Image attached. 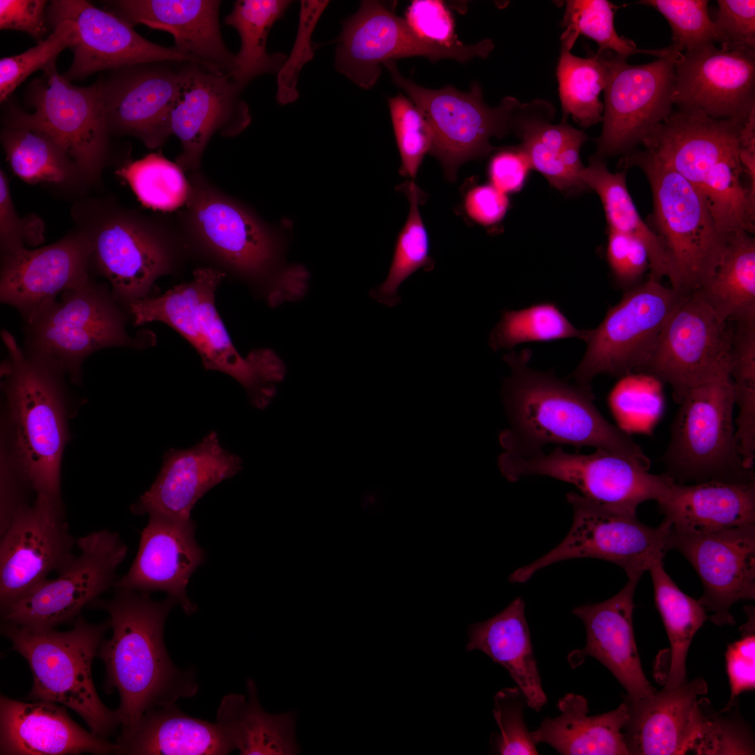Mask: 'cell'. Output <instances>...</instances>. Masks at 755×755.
I'll return each mask as SVG.
<instances>
[{"instance_id": "obj_1", "label": "cell", "mask_w": 755, "mask_h": 755, "mask_svg": "<svg viewBox=\"0 0 755 755\" xmlns=\"http://www.w3.org/2000/svg\"><path fill=\"white\" fill-rule=\"evenodd\" d=\"M116 591L112 598H96L89 605L110 615L113 635L101 641L96 656L106 666V691L119 692L115 712L127 728L150 709L193 697L198 684L193 672L173 665L164 642L165 620L177 601L168 596L154 601L148 592Z\"/></svg>"}, {"instance_id": "obj_2", "label": "cell", "mask_w": 755, "mask_h": 755, "mask_svg": "<svg viewBox=\"0 0 755 755\" xmlns=\"http://www.w3.org/2000/svg\"><path fill=\"white\" fill-rule=\"evenodd\" d=\"M531 357L528 349L504 356L511 368L503 389L511 424L500 437L505 450H535L547 444L589 446L650 468L649 458L630 435L599 412L589 384H571L550 372L533 369Z\"/></svg>"}, {"instance_id": "obj_3", "label": "cell", "mask_w": 755, "mask_h": 755, "mask_svg": "<svg viewBox=\"0 0 755 755\" xmlns=\"http://www.w3.org/2000/svg\"><path fill=\"white\" fill-rule=\"evenodd\" d=\"M1 364L14 456L22 480L37 495L60 505L59 471L66 440L61 374L29 357L12 334L1 332Z\"/></svg>"}, {"instance_id": "obj_4", "label": "cell", "mask_w": 755, "mask_h": 755, "mask_svg": "<svg viewBox=\"0 0 755 755\" xmlns=\"http://www.w3.org/2000/svg\"><path fill=\"white\" fill-rule=\"evenodd\" d=\"M71 213L88 240L91 272L108 280L118 303L149 296L154 281L170 271V227L159 217L110 196H81Z\"/></svg>"}, {"instance_id": "obj_5", "label": "cell", "mask_w": 755, "mask_h": 755, "mask_svg": "<svg viewBox=\"0 0 755 755\" xmlns=\"http://www.w3.org/2000/svg\"><path fill=\"white\" fill-rule=\"evenodd\" d=\"M110 621L87 622L80 615L73 628L59 632L4 621L1 633L13 649L28 662L33 686L27 698L60 703L78 713L99 737L110 734L120 724L115 710L108 709L96 693L92 663Z\"/></svg>"}, {"instance_id": "obj_6", "label": "cell", "mask_w": 755, "mask_h": 755, "mask_svg": "<svg viewBox=\"0 0 755 755\" xmlns=\"http://www.w3.org/2000/svg\"><path fill=\"white\" fill-rule=\"evenodd\" d=\"M623 166L639 167L650 186L653 211L648 226L661 240L671 287L690 294L712 275L727 236L717 229L701 192L645 150L624 156Z\"/></svg>"}, {"instance_id": "obj_7", "label": "cell", "mask_w": 755, "mask_h": 755, "mask_svg": "<svg viewBox=\"0 0 755 755\" xmlns=\"http://www.w3.org/2000/svg\"><path fill=\"white\" fill-rule=\"evenodd\" d=\"M661 460L675 482L754 480L740 454L731 378L700 384L680 401Z\"/></svg>"}, {"instance_id": "obj_8", "label": "cell", "mask_w": 755, "mask_h": 755, "mask_svg": "<svg viewBox=\"0 0 755 755\" xmlns=\"http://www.w3.org/2000/svg\"><path fill=\"white\" fill-rule=\"evenodd\" d=\"M24 352L59 374L80 378L83 361L99 350L137 345L127 333L125 317L108 285L92 277L61 294L26 324Z\"/></svg>"}, {"instance_id": "obj_9", "label": "cell", "mask_w": 755, "mask_h": 755, "mask_svg": "<svg viewBox=\"0 0 755 755\" xmlns=\"http://www.w3.org/2000/svg\"><path fill=\"white\" fill-rule=\"evenodd\" d=\"M26 99L34 112L10 106L3 117L4 127L46 134L78 164L92 186L99 185L110 159L112 136L97 83L75 86L55 65L29 85Z\"/></svg>"}, {"instance_id": "obj_10", "label": "cell", "mask_w": 755, "mask_h": 755, "mask_svg": "<svg viewBox=\"0 0 755 755\" xmlns=\"http://www.w3.org/2000/svg\"><path fill=\"white\" fill-rule=\"evenodd\" d=\"M224 276L213 268L194 271L193 280L175 287L157 300L153 314L182 335L201 357L204 367L225 373L241 383L257 408L275 393L266 349L244 358L235 349L215 306V292Z\"/></svg>"}, {"instance_id": "obj_11", "label": "cell", "mask_w": 755, "mask_h": 755, "mask_svg": "<svg viewBox=\"0 0 755 755\" xmlns=\"http://www.w3.org/2000/svg\"><path fill=\"white\" fill-rule=\"evenodd\" d=\"M499 467L510 482L530 475L551 477L573 484L598 506L631 515H636L643 502L657 501L674 482L665 473H651L640 462L603 449L589 454L568 453L559 447L548 452L505 450Z\"/></svg>"}, {"instance_id": "obj_12", "label": "cell", "mask_w": 755, "mask_h": 755, "mask_svg": "<svg viewBox=\"0 0 755 755\" xmlns=\"http://www.w3.org/2000/svg\"><path fill=\"white\" fill-rule=\"evenodd\" d=\"M394 83L401 88L427 120L433 136L430 153L441 162L448 178L454 180L463 162L484 157L494 148L489 139L501 137L512 127L520 106L514 97H505L491 108L484 101L480 85L468 92L451 85L429 89L401 74L395 61L383 64Z\"/></svg>"}, {"instance_id": "obj_13", "label": "cell", "mask_w": 755, "mask_h": 755, "mask_svg": "<svg viewBox=\"0 0 755 755\" xmlns=\"http://www.w3.org/2000/svg\"><path fill=\"white\" fill-rule=\"evenodd\" d=\"M685 296L650 278L627 289L601 324L588 329L585 353L571 375L575 382L589 384L599 374L645 373L666 321Z\"/></svg>"}, {"instance_id": "obj_14", "label": "cell", "mask_w": 755, "mask_h": 755, "mask_svg": "<svg viewBox=\"0 0 755 755\" xmlns=\"http://www.w3.org/2000/svg\"><path fill=\"white\" fill-rule=\"evenodd\" d=\"M566 498L573 510L566 536L549 552L515 570L510 576L511 582H526L543 568L580 558L613 563L624 570L628 578H640L669 549L670 528L666 522L650 527L636 515L598 506L575 491Z\"/></svg>"}, {"instance_id": "obj_15", "label": "cell", "mask_w": 755, "mask_h": 755, "mask_svg": "<svg viewBox=\"0 0 755 755\" xmlns=\"http://www.w3.org/2000/svg\"><path fill=\"white\" fill-rule=\"evenodd\" d=\"M342 24L335 67L366 89L376 83L381 65L388 61L422 56L432 62L451 59L464 62L487 57L494 47L487 38L471 45L433 43L417 35L405 19L378 1H362L358 10Z\"/></svg>"}, {"instance_id": "obj_16", "label": "cell", "mask_w": 755, "mask_h": 755, "mask_svg": "<svg viewBox=\"0 0 755 755\" xmlns=\"http://www.w3.org/2000/svg\"><path fill=\"white\" fill-rule=\"evenodd\" d=\"M729 322L696 293L685 296L666 321L645 373L669 384L677 403L697 385L730 378Z\"/></svg>"}, {"instance_id": "obj_17", "label": "cell", "mask_w": 755, "mask_h": 755, "mask_svg": "<svg viewBox=\"0 0 755 755\" xmlns=\"http://www.w3.org/2000/svg\"><path fill=\"white\" fill-rule=\"evenodd\" d=\"M674 52L649 63L633 65L612 52L604 89L603 129L596 156H626L672 113Z\"/></svg>"}, {"instance_id": "obj_18", "label": "cell", "mask_w": 755, "mask_h": 755, "mask_svg": "<svg viewBox=\"0 0 755 755\" xmlns=\"http://www.w3.org/2000/svg\"><path fill=\"white\" fill-rule=\"evenodd\" d=\"M80 554L59 577L1 609L4 621L48 629L74 620L81 610L115 584L127 553L116 532H92L76 540Z\"/></svg>"}, {"instance_id": "obj_19", "label": "cell", "mask_w": 755, "mask_h": 755, "mask_svg": "<svg viewBox=\"0 0 755 755\" xmlns=\"http://www.w3.org/2000/svg\"><path fill=\"white\" fill-rule=\"evenodd\" d=\"M181 208L183 229L233 269L259 277L275 265L280 246L275 235L244 206L222 193L197 171Z\"/></svg>"}, {"instance_id": "obj_20", "label": "cell", "mask_w": 755, "mask_h": 755, "mask_svg": "<svg viewBox=\"0 0 755 755\" xmlns=\"http://www.w3.org/2000/svg\"><path fill=\"white\" fill-rule=\"evenodd\" d=\"M242 90L222 71L190 62H182L178 68L170 127L182 145L175 163L184 172L198 171L215 134L233 137L248 127L251 115Z\"/></svg>"}, {"instance_id": "obj_21", "label": "cell", "mask_w": 755, "mask_h": 755, "mask_svg": "<svg viewBox=\"0 0 755 755\" xmlns=\"http://www.w3.org/2000/svg\"><path fill=\"white\" fill-rule=\"evenodd\" d=\"M76 542L60 505L37 495L33 505L21 506L1 535V609L42 584L51 572L64 571L76 558Z\"/></svg>"}, {"instance_id": "obj_22", "label": "cell", "mask_w": 755, "mask_h": 755, "mask_svg": "<svg viewBox=\"0 0 755 755\" xmlns=\"http://www.w3.org/2000/svg\"><path fill=\"white\" fill-rule=\"evenodd\" d=\"M89 255L88 240L76 227L40 248L1 250V302L15 308L26 324L31 323L59 294L92 277Z\"/></svg>"}, {"instance_id": "obj_23", "label": "cell", "mask_w": 755, "mask_h": 755, "mask_svg": "<svg viewBox=\"0 0 755 755\" xmlns=\"http://www.w3.org/2000/svg\"><path fill=\"white\" fill-rule=\"evenodd\" d=\"M45 17L48 24L66 20L75 27L78 41L71 48V65L63 75L69 81L136 64L194 62L175 47L145 39L125 19L85 0L51 1Z\"/></svg>"}, {"instance_id": "obj_24", "label": "cell", "mask_w": 755, "mask_h": 755, "mask_svg": "<svg viewBox=\"0 0 755 755\" xmlns=\"http://www.w3.org/2000/svg\"><path fill=\"white\" fill-rule=\"evenodd\" d=\"M673 102L680 111L745 122L755 109V52L709 43L679 53Z\"/></svg>"}, {"instance_id": "obj_25", "label": "cell", "mask_w": 755, "mask_h": 755, "mask_svg": "<svg viewBox=\"0 0 755 755\" xmlns=\"http://www.w3.org/2000/svg\"><path fill=\"white\" fill-rule=\"evenodd\" d=\"M174 62L136 64L113 70L97 83L111 136H131L147 148L162 145L171 135L170 113L178 68Z\"/></svg>"}, {"instance_id": "obj_26", "label": "cell", "mask_w": 755, "mask_h": 755, "mask_svg": "<svg viewBox=\"0 0 755 755\" xmlns=\"http://www.w3.org/2000/svg\"><path fill=\"white\" fill-rule=\"evenodd\" d=\"M668 547L678 550L692 565L703 587L698 600L711 621L733 625L731 606L755 599V524L710 534L670 533Z\"/></svg>"}, {"instance_id": "obj_27", "label": "cell", "mask_w": 755, "mask_h": 755, "mask_svg": "<svg viewBox=\"0 0 755 755\" xmlns=\"http://www.w3.org/2000/svg\"><path fill=\"white\" fill-rule=\"evenodd\" d=\"M241 467L240 458L224 450L211 432L192 447L170 450L154 484L131 510L138 515L189 520L196 501Z\"/></svg>"}, {"instance_id": "obj_28", "label": "cell", "mask_w": 755, "mask_h": 755, "mask_svg": "<svg viewBox=\"0 0 755 755\" xmlns=\"http://www.w3.org/2000/svg\"><path fill=\"white\" fill-rule=\"evenodd\" d=\"M149 516L132 566L113 586L116 589L142 592L166 591L187 614H191L196 607L187 597L186 588L204 559L194 538V523L191 519Z\"/></svg>"}, {"instance_id": "obj_29", "label": "cell", "mask_w": 755, "mask_h": 755, "mask_svg": "<svg viewBox=\"0 0 755 755\" xmlns=\"http://www.w3.org/2000/svg\"><path fill=\"white\" fill-rule=\"evenodd\" d=\"M640 578H628L625 586L610 598L583 605L573 613L584 623L587 643L571 652L568 661L572 668L591 656L604 665L627 691V698L638 700L656 690L647 680L638 653L633 627V597Z\"/></svg>"}, {"instance_id": "obj_30", "label": "cell", "mask_w": 755, "mask_h": 755, "mask_svg": "<svg viewBox=\"0 0 755 755\" xmlns=\"http://www.w3.org/2000/svg\"><path fill=\"white\" fill-rule=\"evenodd\" d=\"M108 11L133 25L143 24L173 35L175 48L204 67L229 74L235 55L220 31L217 0H118Z\"/></svg>"}, {"instance_id": "obj_31", "label": "cell", "mask_w": 755, "mask_h": 755, "mask_svg": "<svg viewBox=\"0 0 755 755\" xmlns=\"http://www.w3.org/2000/svg\"><path fill=\"white\" fill-rule=\"evenodd\" d=\"M744 123L673 111L643 140L644 150L699 190L717 164L738 155Z\"/></svg>"}, {"instance_id": "obj_32", "label": "cell", "mask_w": 755, "mask_h": 755, "mask_svg": "<svg viewBox=\"0 0 755 755\" xmlns=\"http://www.w3.org/2000/svg\"><path fill=\"white\" fill-rule=\"evenodd\" d=\"M117 743L85 731L65 706L0 697V754L62 755L118 753Z\"/></svg>"}, {"instance_id": "obj_33", "label": "cell", "mask_w": 755, "mask_h": 755, "mask_svg": "<svg viewBox=\"0 0 755 755\" xmlns=\"http://www.w3.org/2000/svg\"><path fill=\"white\" fill-rule=\"evenodd\" d=\"M707 692V682L697 677L638 700L625 697L628 714L623 733L628 754L689 752L697 703Z\"/></svg>"}, {"instance_id": "obj_34", "label": "cell", "mask_w": 755, "mask_h": 755, "mask_svg": "<svg viewBox=\"0 0 755 755\" xmlns=\"http://www.w3.org/2000/svg\"><path fill=\"white\" fill-rule=\"evenodd\" d=\"M670 533L710 534L755 524V480L675 481L656 501Z\"/></svg>"}, {"instance_id": "obj_35", "label": "cell", "mask_w": 755, "mask_h": 755, "mask_svg": "<svg viewBox=\"0 0 755 755\" xmlns=\"http://www.w3.org/2000/svg\"><path fill=\"white\" fill-rule=\"evenodd\" d=\"M117 754L223 755L235 750L216 723L192 717L175 703L147 711L122 728Z\"/></svg>"}, {"instance_id": "obj_36", "label": "cell", "mask_w": 755, "mask_h": 755, "mask_svg": "<svg viewBox=\"0 0 755 755\" xmlns=\"http://www.w3.org/2000/svg\"><path fill=\"white\" fill-rule=\"evenodd\" d=\"M524 602L515 599L505 610L470 626L468 651L478 649L503 666L536 712L547 703L533 654Z\"/></svg>"}, {"instance_id": "obj_37", "label": "cell", "mask_w": 755, "mask_h": 755, "mask_svg": "<svg viewBox=\"0 0 755 755\" xmlns=\"http://www.w3.org/2000/svg\"><path fill=\"white\" fill-rule=\"evenodd\" d=\"M558 707V717L544 719L531 732L535 745L547 743L566 755L629 754L623 733L628 714L625 701L610 712L589 716L585 698L568 693L559 700Z\"/></svg>"}, {"instance_id": "obj_38", "label": "cell", "mask_w": 755, "mask_h": 755, "mask_svg": "<svg viewBox=\"0 0 755 755\" xmlns=\"http://www.w3.org/2000/svg\"><path fill=\"white\" fill-rule=\"evenodd\" d=\"M247 698L238 693L224 696L217 712V723L234 749L243 755L299 754L295 713L266 712L252 680L247 681Z\"/></svg>"}, {"instance_id": "obj_39", "label": "cell", "mask_w": 755, "mask_h": 755, "mask_svg": "<svg viewBox=\"0 0 755 755\" xmlns=\"http://www.w3.org/2000/svg\"><path fill=\"white\" fill-rule=\"evenodd\" d=\"M512 127L517 129L531 169L540 172L557 189L577 193L587 189L582 179L584 168L580 152L588 139L566 122L552 124L538 115H528L525 104L517 109Z\"/></svg>"}, {"instance_id": "obj_40", "label": "cell", "mask_w": 755, "mask_h": 755, "mask_svg": "<svg viewBox=\"0 0 755 755\" xmlns=\"http://www.w3.org/2000/svg\"><path fill=\"white\" fill-rule=\"evenodd\" d=\"M694 293L722 321L755 319V239L752 233L738 231L728 235L719 264Z\"/></svg>"}, {"instance_id": "obj_41", "label": "cell", "mask_w": 755, "mask_h": 755, "mask_svg": "<svg viewBox=\"0 0 755 755\" xmlns=\"http://www.w3.org/2000/svg\"><path fill=\"white\" fill-rule=\"evenodd\" d=\"M0 139L12 171L25 182L49 183L79 195L92 186L78 164L46 134L3 127Z\"/></svg>"}, {"instance_id": "obj_42", "label": "cell", "mask_w": 755, "mask_h": 755, "mask_svg": "<svg viewBox=\"0 0 755 755\" xmlns=\"http://www.w3.org/2000/svg\"><path fill=\"white\" fill-rule=\"evenodd\" d=\"M292 1L287 0H238L224 22L239 34L240 48L235 55L229 77L241 88L255 78L281 69L287 56L268 53L266 41L273 24L281 18Z\"/></svg>"}, {"instance_id": "obj_43", "label": "cell", "mask_w": 755, "mask_h": 755, "mask_svg": "<svg viewBox=\"0 0 755 755\" xmlns=\"http://www.w3.org/2000/svg\"><path fill=\"white\" fill-rule=\"evenodd\" d=\"M582 179L602 202L609 231L631 235L645 246L649 258V278L660 282L668 275V261L659 238L645 222L626 186V171L612 173L603 159L593 155L584 167Z\"/></svg>"}, {"instance_id": "obj_44", "label": "cell", "mask_w": 755, "mask_h": 755, "mask_svg": "<svg viewBox=\"0 0 755 755\" xmlns=\"http://www.w3.org/2000/svg\"><path fill=\"white\" fill-rule=\"evenodd\" d=\"M654 600L670 642L668 668L665 688L686 682V659L692 639L708 618L698 601L689 596L676 585L663 567V559L649 568Z\"/></svg>"}, {"instance_id": "obj_45", "label": "cell", "mask_w": 755, "mask_h": 755, "mask_svg": "<svg viewBox=\"0 0 755 755\" xmlns=\"http://www.w3.org/2000/svg\"><path fill=\"white\" fill-rule=\"evenodd\" d=\"M610 53L580 57L561 48L556 76L563 122L571 115L579 125L589 127L603 120V103L599 94L607 83Z\"/></svg>"}, {"instance_id": "obj_46", "label": "cell", "mask_w": 755, "mask_h": 755, "mask_svg": "<svg viewBox=\"0 0 755 755\" xmlns=\"http://www.w3.org/2000/svg\"><path fill=\"white\" fill-rule=\"evenodd\" d=\"M743 168L739 154L717 164L703 181L700 192L721 234L754 231L755 202L741 181Z\"/></svg>"}, {"instance_id": "obj_47", "label": "cell", "mask_w": 755, "mask_h": 755, "mask_svg": "<svg viewBox=\"0 0 755 755\" xmlns=\"http://www.w3.org/2000/svg\"><path fill=\"white\" fill-rule=\"evenodd\" d=\"M618 8L607 0L567 1L561 22L565 28L561 36V48L570 51L579 35L582 34L596 42L597 52L611 51L626 59L635 54L661 58L675 52L670 45L657 50L639 49L633 41L619 36L614 26Z\"/></svg>"}, {"instance_id": "obj_48", "label": "cell", "mask_w": 755, "mask_h": 755, "mask_svg": "<svg viewBox=\"0 0 755 755\" xmlns=\"http://www.w3.org/2000/svg\"><path fill=\"white\" fill-rule=\"evenodd\" d=\"M401 189L409 201V215L398 236L386 280L370 292L373 299L389 307L400 303L398 287L410 275L422 268L426 271L433 268L428 233L419 210L423 193L413 181L401 185Z\"/></svg>"}, {"instance_id": "obj_49", "label": "cell", "mask_w": 755, "mask_h": 755, "mask_svg": "<svg viewBox=\"0 0 755 755\" xmlns=\"http://www.w3.org/2000/svg\"><path fill=\"white\" fill-rule=\"evenodd\" d=\"M587 332L575 327L556 303L542 302L521 310H505L490 333L489 345L496 351L530 342L584 341Z\"/></svg>"}, {"instance_id": "obj_50", "label": "cell", "mask_w": 755, "mask_h": 755, "mask_svg": "<svg viewBox=\"0 0 755 755\" xmlns=\"http://www.w3.org/2000/svg\"><path fill=\"white\" fill-rule=\"evenodd\" d=\"M145 207L167 212L182 208L190 193L183 170L160 152L127 162L115 172Z\"/></svg>"}, {"instance_id": "obj_51", "label": "cell", "mask_w": 755, "mask_h": 755, "mask_svg": "<svg viewBox=\"0 0 755 755\" xmlns=\"http://www.w3.org/2000/svg\"><path fill=\"white\" fill-rule=\"evenodd\" d=\"M734 707L714 712L708 699L700 698L689 752L696 754H754L752 731L740 715L733 711Z\"/></svg>"}, {"instance_id": "obj_52", "label": "cell", "mask_w": 755, "mask_h": 755, "mask_svg": "<svg viewBox=\"0 0 755 755\" xmlns=\"http://www.w3.org/2000/svg\"><path fill=\"white\" fill-rule=\"evenodd\" d=\"M52 32L27 51L0 59V100L6 101L25 79L37 70L56 65L59 55L78 41L73 24L66 20L49 24Z\"/></svg>"}, {"instance_id": "obj_53", "label": "cell", "mask_w": 755, "mask_h": 755, "mask_svg": "<svg viewBox=\"0 0 755 755\" xmlns=\"http://www.w3.org/2000/svg\"><path fill=\"white\" fill-rule=\"evenodd\" d=\"M668 21L672 30L670 45L678 52L720 42V34L708 13L706 0H643Z\"/></svg>"}, {"instance_id": "obj_54", "label": "cell", "mask_w": 755, "mask_h": 755, "mask_svg": "<svg viewBox=\"0 0 755 755\" xmlns=\"http://www.w3.org/2000/svg\"><path fill=\"white\" fill-rule=\"evenodd\" d=\"M403 175L414 178L427 152L433 136L430 126L413 102L399 94L388 101Z\"/></svg>"}, {"instance_id": "obj_55", "label": "cell", "mask_w": 755, "mask_h": 755, "mask_svg": "<svg viewBox=\"0 0 755 755\" xmlns=\"http://www.w3.org/2000/svg\"><path fill=\"white\" fill-rule=\"evenodd\" d=\"M494 716L501 733L495 740L499 754L535 755L538 752L524 720L528 702L518 686L505 688L494 698Z\"/></svg>"}, {"instance_id": "obj_56", "label": "cell", "mask_w": 755, "mask_h": 755, "mask_svg": "<svg viewBox=\"0 0 755 755\" xmlns=\"http://www.w3.org/2000/svg\"><path fill=\"white\" fill-rule=\"evenodd\" d=\"M714 22L720 34L721 48L755 52V1L719 0Z\"/></svg>"}, {"instance_id": "obj_57", "label": "cell", "mask_w": 755, "mask_h": 755, "mask_svg": "<svg viewBox=\"0 0 755 755\" xmlns=\"http://www.w3.org/2000/svg\"><path fill=\"white\" fill-rule=\"evenodd\" d=\"M747 621L740 627L741 638L728 646L725 654L731 689L730 699L724 708L736 704L738 696L755 687V621L754 607H746Z\"/></svg>"}, {"instance_id": "obj_58", "label": "cell", "mask_w": 755, "mask_h": 755, "mask_svg": "<svg viewBox=\"0 0 755 755\" xmlns=\"http://www.w3.org/2000/svg\"><path fill=\"white\" fill-rule=\"evenodd\" d=\"M45 224L41 217L29 213L21 217L15 208L9 180L0 170V247L1 250L17 246L38 245L45 240Z\"/></svg>"}, {"instance_id": "obj_59", "label": "cell", "mask_w": 755, "mask_h": 755, "mask_svg": "<svg viewBox=\"0 0 755 755\" xmlns=\"http://www.w3.org/2000/svg\"><path fill=\"white\" fill-rule=\"evenodd\" d=\"M608 233L607 260L616 284L627 290L649 270V254L637 238L614 231Z\"/></svg>"}, {"instance_id": "obj_60", "label": "cell", "mask_w": 755, "mask_h": 755, "mask_svg": "<svg viewBox=\"0 0 755 755\" xmlns=\"http://www.w3.org/2000/svg\"><path fill=\"white\" fill-rule=\"evenodd\" d=\"M405 17L410 27L422 38L446 46L461 43L454 34L452 16L441 1H412Z\"/></svg>"}, {"instance_id": "obj_61", "label": "cell", "mask_w": 755, "mask_h": 755, "mask_svg": "<svg viewBox=\"0 0 755 755\" xmlns=\"http://www.w3.org/2000/svg\"><path fill=\"white\" fill-rule=\"evenodd\" d=\"M45 0H1L0 29L26 32L41 40L46 32Z\"/></svg>"}, {"instance_id": "obj_62", "label": "cell", "mask_w": 755, "mask_h": 755, "mask_svg": "<svg viewBox=\"0 0 755 755\" xmlns=\"http://www.w3.org/2000/svg\"><path fill=\"white\" fill-rule=\"evenodd\" d=\"M531 169L520 146L505 148L496 153L489 165L491 185L507 194L520 190Z\"/></svg>"}, {"instance_id": "obj_63", "label": "cell", "mask_w": 755, "mask_h": 755, "mask_svg": "<svg viewBox=\"0 0 755 755\" xmlns=\"http://www.w3.org/2000/svg\"><path fill=\"white\" fill-rule=\"evenodd\" d=\"M507 195L491 185L473 188L466 197L465 208L475 221L485 225L501 220L508 207Z\"/></svg>"}, {"instance_id": "obj_64", "label": "cell", "mask_w": 755, "mask_h": 755, "mask_svg": "<svg viewBox=\"0 0 755 755\" xmlns=\"http://www.w3.org/2000/svg\"><path fill=\"white\" fill-rule=\"evenodd\" d=\"M740 149L755 152V109L751 112L742 128Z\"/></svg>"}]
</instances>
